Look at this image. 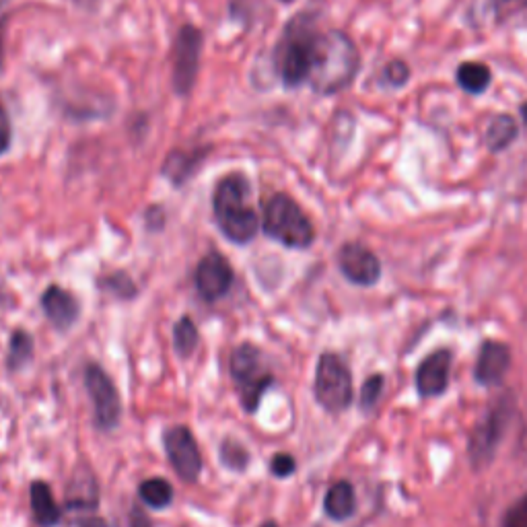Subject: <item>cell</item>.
Wrapping results in <instances>:
<instances>
[{"label":"cell","instance_id":"603a6c76","mask_svg":"<svg viewBox=\"0 0 527 527\" xmlns=\"http://www.w3.org/2000/svg\"><path fill=\"white\" fill-rule=\"evenodd\" d=\"M200 334L192 318H182L173 328V348L180 357H190L198 346Z\"/></svg>","mask_w":527,"mask_h":527},{"label":"cell","instance_id":"44dd1931","mask_svg":"<svg viewBox=\"0 0 527 527\" xmlns=\"http://www.w3.org/2000/svg\"><path fill=\"white\" fill-rule=\"evenodd\" d=\"M33 359V340L25 330H15L9 338V353L7 367L11 371L23 369Z\"/></svg>","mask_w":527,"mask_h":527},{"label":"cell","instance_id":"cb8c5ba5","mask_svg":"<svg viewBox=\"0 0 527 527\" xmlns=\"http://www.w3.org/2000/svg\"><path fill=\"white\" fill-rule=\"evenodd\" d=\"M202 153H171L167 163H165V175L173 182V184H184V180L192 173V169L196 167V163L200 161Z\"/></svg>","mask_w":527,"mask_h":527},{"label":"cell","instance_id":"8992f818","mask_svg":"<svg viewBox=\"0 0 527 527\" xmlns=\"http://www.w3.org/2000/svg\"><path fill=\"white\" fill-rule=\"evenodd\" d=\"M313 392L328 412H342L353 402V375L338 355L324 353L320 357Z\"/></svg>","mask_w":527,"mask_h":527},{"label":"cell","instance_id":"ffe728a7","mask_svg":"<svg viewBox=\"0 0 527 527\" xmlns=\"http://www.w3.org/2000/svg\"><path fill=\"white\" fill-rule=\"evenodd\" d=\"M517 136V124L511 116H497L486 130V145L490 151L507 149Z\"/></svg>","mask_w":527,"mask_h":527},{"label":"cell","instance_id":"8fae6325","mask_svg":"<svg viewBox=\"0 0 527 527\" xmlns=\"http://www.w3.org/2000/svg\"><path fill=\"white\" fill-rule=\"evenodd\" d=\"M196 289L204 301H219L233 285V268L221 254H208L196 266Z\"/></svg>","mask_w":527,"mask_h":527},{"label":"cell","instance_id":"836d02e7","mask_svg":"<svg viewBox=\"0 0 527 527\" xmlns=\"http://www.w3.org/2000/svg\"><path fill=\"white\" fill-rule=\"evenodd\" d=\"M521 114H523V118H525V122H527V105H523V108H521Z\"/></svg>","mask_w":527,"mask_h":527},{"label":"cell","instance_id":"277c9868","mask_svg":"<svg viewBox=\"0 0 527 527\" xmlns=\"http://www.w3.org/2000/svg\"><path fill=\"white\" fill-rule=\"evenodd\" d=\"M315 42H318V33L313 31L307 19L299 17L287 27L276 50L278 73L287 87L293 89L307 81Z\"/></svg>","mask_w":527,"mask_h":527},{"label":"cell","instance_id":"7a4b0ae2","mask_svg":"<svg viewBox=\"0 0 527 527\" xmlns=\"http://www.w3.org/2000/svg\"><path fill=\"white\" fill-rule=\"evenodd\" d=\"M250 184L241 175H227L215 190L213 208L223 235L239 245L250 243L260 227L256 210L248 204Z\"/></svg>","mask_w":527,"mask_h":527},{"label":"cell","instance_id":"d6986e66","mask_svg":"<svg viewBox=\"0 0 527 527\" xmlns=\"http://www.w3.org/2000/svg\"><path fill=\"white\" fill-rule=\"evenodd\" d=\"M138 497L153 509H165L173 501V486L165 478H149L140 482Z\"/></svg>","mask_w":527,"mask_h":527},{"label":"cell","instance_id":"52a82bcc","mask_svg":"<svg viewBox=\"0 0 527 527\" xmlns=\"http://www.w3.org/2000/svg\"><path fill=\"white\" fill-rule=\"evenodd\" d=\"M204 38L200 29L194 25H184L173 42V73L171 83L178 95H188L194 87L198 68H200V54H202Z\"/></svg>","mask_w":527,"mask_h":527},{"label":"cell","instance_id":"d590c367","mask_svg":"<svg viewBox=\"0 0 527 527\" xmlns=\"http://www.w3.org/2000/svg\"><path fill=\"white\" fill-rule=\"evenodd\" d=\"M9 3V0H0V7H5Z\"/></svg>","mask_w":527,"mask_h":527},{"label":"cell","instance_id":"3957f363","mask_svg":"<svg viewBox=\"0 0 527 527\" xmlns=\"http://www.w3.org/2000/svg\"><path fill=\"white\" fill-rule=\"evenodd\" d=\"M264 233L291 250H305L313 243L315 231L301 206L287 194H274L264 206Z\"/></svg>","mask_w":527,"mask_h":527},{"label":"cell","instance_id":"8d00e7d4","mask_svg":"<svg viewBox=\"0 0 527 527\" xmlns=\"http://www.w3.org/2000/svg\"><path fill=\"white\" fill-rule=\"evenodd\" d=\"M283 3H291V0H283Z\"/></svg>","mask_w":527,"mask_h":527},{"label":"cell","instance_id":"83f0119b","mask_svg":"<svg viewBox=\"0 0 527 527\" xmlns=\"http://www.w3.org/2000/svg\"><path fill=\"white\" fill-rule=\"evenodd\" d=\"M503 527H527V495H523L507 509L503 517Z\"/></svg>","mask_w":527,"mask_h":527},{"label":"cell","instance_id":"5bb4252c","mask_svg":"<svg viewBox=\"0 0 527 527\" xmlns=\"http://www.w3.org/2000/svg\"><path fill=\"white\" fill-rule=\"evenodd\" d=\"M511 365V350L507 344L497 340H486L480 346L478 361H476V381L480 385H499L507 375Z\"/></svg>","mask_w":527,"mask_h":527},{"label":"cell","instance_id":"5b68a950","mask_svg":"<svg viewBox=\"0 0 527 527\" xmlns=\"http://www.w3.org/2000/svg\"><path fill=\"white\" fill-rule=\"evenodd\" d=\"M231 375L245 412H256L274 383V375L266 369L262 350L250 342L239 344L231 355Z\"/></svg>","mask_w":527,"mask_h":527},{"label":"cell","instance_id":"1f68e13d","mask_svg":"<svg viewBox=\"0 0 527 527\" xmlns=\"http://www.w3.org/2000/svg\"><path fill=\"white\" fill-rule=\"evenodd\" d=\"M79 527H108V523H105L101 517H87L79 523Z\"/></svg>","mask_w":527,"mask_h":527},{"label":"cell","instance_id":"d4e9b609","mask_svg":"<svg viewBox=\"0 0 527 527\" xmlns=\"http://www.w3.org/2000/svg\"><path fill=\"white\" fill-rule=\"evenodd\" d=\"M221 462H223V466H227L233 472H243L250 464V455H248V451H245L243 445H239L233 439H227L221 445Z\"/></svg>","mask_w":527,"mask_h":527},{"label":"cell","instance_id":"484cf974","mask_svg":"<svg viewBox=\"0 0 527 527\" xmlns=\"http://www.w3.org/2000/svg\"><path fill=\"white\" fill-rule=\"evenodd\" d=\"M105 291L114 293L120 299H130L136 295V287L126 272H116L105 278Z\"/></svg>","mask_w":527,"mask_h":527},{"label":"cell","instance_id":"6da1fadb","mask_svg":"<svg viewBox=\"0 0 527 527\" xmlns=\"http://www.w3.org/2000/svg\"><path fill=\"white\" fill-rule=\"evenodd\" d=\"M359 70V50L342 31L318 35L307 83L320 95H334L353 83Z\"/></svg>","mask_w":527,"mask_h":527},{"label":"cell","instance_id":"9c48e42d","mask_svg":"<svg viewBox=\"0 0 527 527\" xmlns=\"http://www.w3.org/2000/svg\"><path fill=\"white\" fill-rule=\"evenodd\" d=\"M509 404L505 400L497 402L488 414L474 427L470 437V458L476 468L486 466L495 458V451L503 441V435L509 425Z\"/></svg>","mask_w":527,"mask_h":527},{"label":"cell","instance_id":"ac0fdd59","mask_svg":"<svg viewBox=\"0 0 527 527\" xmlns=\"http://www.w3.org/2000/svg\"><path fill=\"white\" fill-rule=\"evenodd\" d=\"M66 507L77 511H91L97 507V484L93 476H85L83 480L77 478L68 488Z\"/></svg>","mask_w":527,"mask_h":527},{"label":"cell","instance_id":"2e32d148","mask_svg":"<svg viewBox=\"0 0 527 527\" xmlns=\"http://www.w3.org/2000/svg\"><path fill=\"white\" fill-rule=\"evenodd\" d=\"M324 511L334 521H346L357 511V495L350 482L340 480L330 486L324 499Z\"/></svg>","mask_w":527,"mask_h":527},{"label":"cell","instance_id":"d6a6232c","mask_svg":"<svg viewBox=\"0 0 527 527\" xmlns=\"http://www.w3.org/2000/svg\"><path fill=\"white\" fill-rule=\"evenodd\" d=\"M3 29H5V17H0V70H3Z\"/></svg>","mask_w":527,"mask_h":527},{"label":"cell","instance_id":"4316f807","mask_svg":"<svg viewBox=\"0 0 527 527\" xmlns=\"http://www.w3.org/2000/svg\"><path fill=\"white\" fill-rule=\"evenodd\" d=\"M383 383H385L383 375H371V377L363 383V390H361V406H363L365 410H371V408L379 402V398H381V394H383Z\"/></svg>","mask_w":527,"mask_h":527},{"label":"cell","instance_id":"4fadbf2b","mask_svg":"<svg viewBox=\"0 0 527 527\" xmlns=\"http://www.w3.org/2000/svg\"><path fill=\"white\" fill-rule=\"evenodd\" d=\"M451 375V353L449 350H435L416 369V390L423 398L441 396Z\"/></svg>","mask_w":527,"mask_h":527},{"label":"cell","instance_id":"30bf717a","mask_svg":"<svg viewBox=\"0 0 527 527\" xmlns=\"http://www.w3.org/2000/svg\"><path fill=\"white\" fill-rule=\"evenodd\" d=\"M163 445L178 476L186 482H194L202 472V455L192 431L186 427H171L163 435Z\"/></svg>","mask_w":527,"mask_h":527},{"label":"cell","instance_id":"f1b7e54d","mask_svg":"<svg viewBox=\"0 0 527 527\" xmlns=\"http://www.w3.org/2000/svg\"><path fill=\"white\" fill-rule=\"evenodd\" d=\"M295 470H297V462L289 453H276L270 462V472L276 478H289L295 474Z\"/></svg>","mask_w":527,"mask_h":527},{"label":"cell","instance_id":"e575fe53","mask_svg":"<svg viewBox=\"0 0 527 527\" xmlns=\"http://www.w3.org/2000/svg\"><path fill=\"white\" fill-rule=\"evenodd\" d=\"M262 527H278V525H276V523H274V521H266V523H264V525H262Z\"/></svg>","mask_w":527,"mask_h":527},{"label":"cell","instance_id":"7c38bea8","mask_svg":"<svg viewBox=\"0 0 527 527\" xmlns=\"http://www.w3.org/2000/svg\"><path fill=\"white\" fill-rule=\"evenodd\" d=\"M340 272L357 287H373L381 276L377 256L361 243H346L338 252Z\"/></svg>","mask_w":527,"mask_h":527},{"label":"cell","instance_id":"9a60e30c","mask_svg":"<svg viewBox=\"0 0 527 527\" xmlns=\"http://www.w3.org/2000/svg\"><path fill=\"white\" fill-rule=\"evenodd\" d=\"M42 309L46 313V318L58 330H68L70 326H75V322L79 318L77 299L56 285L48 287L46 293L42 295Z\"/></svg>","mask_w":527,"mask_h":527},{"label":"cell","instance_id":"f546056e","mask_svg":"<svg viewBox=\"0 0 527 527\" xmlns=\"http://www.w3.org/2000/svg\"><path fill=\"white\" fill-rule=\"evenodd\" d=\"M11 138H13L11 118H9V112L5 110V105H0V155H5L9 151Z\"/></svg>","mask_w":527,"mask_h":527},{"label":"cell","instance_id":"7402d4cb","mask_svg":"<svg viewBox=\"0 0 527 527\" xmlns=\"http://www.w3.org/2000/svg\"><path fill=\"white\" fill-rule=\"evenodd\" d=\"M458 83L468 93H482L490 85V70L480 62H464L458 68Z\"/></svg>","mask_w":527,"mask_h":527},{"label":"cell","instance_id":"e0dca14e","mask_svg":"<svg viewBox=\"0 0 527 527\" xmlns=\"http://www.w3.org/2000/svg\"><path fill=\"white\" fill-rule=\"evenodd\" d=\"M31 509L42 527H54L60 523V507L56 505V499L52 495V490L46 482L35 480L31 484Z\"/></svg>","mask_w":527,"mask_h":527},{"label":"cell","instance_id":"ba28073f","mask_svg":"<svg viewBox=\"0 0 527 527\" xmlns=\"http://www.w3.org/2000/svg\"><path fill=\"white\" fill-rule=\"evenodd\" d=\"M85 383H87V392L93 400L95 425L103 431L118 427L122 418V400L112 377L99 365H89L85 371Z\"/></svg>","mask_w":527,"mask_h":527},{"label":"cell","instance_id":"4dcf8cb0","mask_svg":"<svg viewBox=\"0 0 527 527\" xmlns=\"http://www.w3.org/2000/svg\"><path fill=\"white\" fill-rule=\"evenodd\" d=\"M385 75H388L392 85H404L410 73H408V66L404 62H392L388 66V70H385Z\"/></svg>","mask_w":527,"mask_h":527}]
</instances>
